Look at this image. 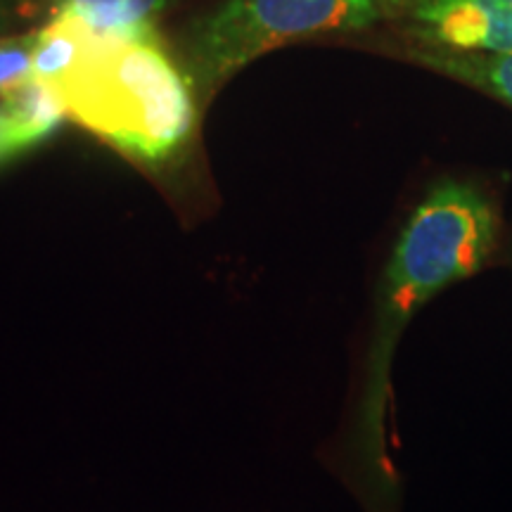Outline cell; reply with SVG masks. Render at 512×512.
I'll return each mask as SVG.
<instances>
[{"mask_svg": "<svg viewBox=\"0 0 512 512\" xmlns=\"http://www.w3.org/2000/svg\"><path fill=\"white\" fill-rule=\"evenodd\" d=\"M496 242V207L475 185L458 181L427 192L396 238L377 285L373 325L339 456L370 512L399 508L389 418L392 366L403 332L439 292L482 271Z\"/></svg>", "mask_w": 512, "mask_h": 512, "instance_id": "obj_1", "label": "cell"}, {"mask_svg": "<svg viewBox=\"0 0 512 512\" xmlns=\"http://www.w3.org/2000/svg\"><path fill=\"white\" fill-rule=\"evenodd\" d=\"M38 31L0 38V98L34 79V50Z\"/></svg>", "mask_w": 512, "mask_h": 512, "instance_id": "obj_9", "label": "cell"}, {"mask_svg": "<svg viewBox=\"0 0 512 512\" xmlns=\"http://www.w3.org/2000/svg\"><path fill=\"white\" fill-rule=\"evenodd\" d=\"M27 150H31V143L22 133V128H19L8 107L0 102V166L24 155Z\"/></svg>", "mask_w": 512, "mask_h": 512, "instance_id": "obj_10", "label": "cell"}, {"mask_svg": "<svg viewBox=\"0 0 512 512\" xmlns=\"http://www.w3.org/2000/svg\"><path fill=\"white\" fill-rule=\"evenodd\" d=\"M169 0H55V15L86 24L95 36L114 41H157L155 22Z\"/></svg>", "mask_w": 512, "mask_h": 512, "instance_id": "obj_5", "label": "cell"}, {"mask_svg": "<svg viewBox=\"0 0 512 512\" xmlns=\"http://www.w3.org/2000/svg\"><path fill=\"white\" fill-rule=\"evenodd\" d=\"M411 55L413 60L434 72L463 81L512 107V53H477V50L420 46Z\"/></svg>", "mask_w": 512, "mask_h": 512, "instance_id": "obj_6", "label": "cell"}, {"mask_svg": "<svg viewBox=\"0 0 512 512\" xmlns=\"http://www.w3.org/2000/svg\"><path fill=\"white\" fill-rule=\"evenodd\" d=\"M0 102L15 117L31 147L46 140L67 119V110H64V102L57 88L41 79H29L15 91L3 95Z\"/></svg>", "mask_w": 512, "mask_h": 512, "instance_id": "obj_8", "label": "cell"}, {"mask_svg": "<svg viewBox=\"0 0 512 512\" xmlns=\"http://www.w3.org/2000/svg\"><path fill=\"white\" fill-rule=\"evenodd\" d=\"M55 88L67 119L140 164L169 162L195 124L192 83L159 41L100 38L79 72Z\"/></svg>", "mask_w": 512, "mask_h": 512, "instance_id": "obj_2", "label": "cell"}, {"mask_svg": "<svg viewBox=\"0 0 512 512\" xmlns=\"http://www.w3.org/2000/svg\"><path fill=\"white\" fill-rule=\"evenodd\" d=\"M95 36L86 24L67 15H55L43 29H38L34 50V79L57 86L79 72L98 48Z\"/></svg>", "mask_w": 512, "mask_h": 512, "instance_id": "obj_7", "label": "cell"}, {"mask_svg": "<svg viewBox=\"0 0 512 512\" xmlns=\"http://www.w3.org/2000/svg\"><path fill=\"white\" fill-rule=\"evenodd\" d=\"M406 19L420 46L512 53V0H418Z\"/></svg>", "mask_w": 512, "mask_h": 512, "instance_id": "obj_4", "label": "cell"}, {"mask_svg": "<svg viewBox=\"0 0 512 512\" xmlns=\"http://www.w3.org/2000/svg\"><path fill=\"white\" fill-rule=\"evenodd\" d=\"M5 8H8V0H0V15H3Z\"/></svg>", "mask_w": 512, "mask_h": 512, "instance_id": "obj_11", "label": "cell"}, {"mask_svg": "<svg viewBox=\"0 0 512 512\" xmlns=\"http://www.w3.org/2000/svg\"><path fill=\"white\" fill-rule=\"evenodd\" d=\"M418 0H228L185 38L190 83L211 95L268 50L401 19Z\"/></svg>", "mask_w": 512, "mask_h": 512, "instance_id": "obj_3", "label": "cell"}]
</instances>
